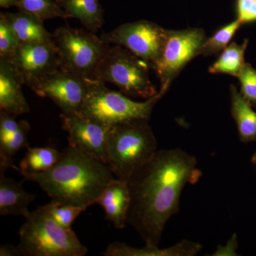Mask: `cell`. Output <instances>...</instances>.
I'll return each mask as SVG.
<instances>
[{
  "label": "cell",
  "mask_w": 256,
  "mask_h": 256,
  "mask_svg": "<svg viewBox=\"0 0 256 256\" xmlns=\"http://www.w3.org/2000/svg\"><path fill=\"white\" fill-rule=\"evenodd\" d=\"M92 80L60 68L37 82L32 90L40 97L50 99L63 114L78 112Z\"/></svg>",
  "instance_id": "10"
},
{
  "label": "cell",
  "mask_w": 256,
  "mask_h": 256,
  "mask_svg": "<svg viewBox=\"0 0 256 256\" xmlns=\"http://www.w3.org/2000/svg\"><path fill=\"white\" fill-rule=\"evenodd\" d=\"M6 178L5 172H0V215L22 216L26 218L31 212L30 204L36 196L23 188L22 184Z\"/></svg>",
  "instance_id": "16"
},
{
  "label": "cell",
  "mask_w": 256,
  "mask_h": 256,
  "mask_svg": "<svg viewBox=\"0 0 256 256\" xmlns=\"http://www.w3.org/2000/svg\"><path fill=\"white\" fill-rule=\"evenodd\" d=\"M25 181L38 184L52 200L86 208L96 204L106 186L116 178L108 165L68 146L50 170L28 173L18 170Z\"/></svg>",
  "instance_id": "2"
},
{
  "label": "cell",
  "mask_w": 256,
  "mask_h": 256,
  "mask_svg": "<svg viewBox=\"0 0 256 256\" xmlns=\"http://www.w3.org/2000/svg\"><path fill=\"white\" fill-rule=\"evenodd\" d=\"M230 112L240 140L244 143L254 142L256 140V112L234 85L230 86Z\"/></svg>",
  "instance_id": "18"
},
{
  "label": "cell",
  "mask_w": 256,
  "mask_h": 256,
  "mask_svg": "<svg viewBox=\"0 0 256 256\" xmlns=\"http://www.w3.org/2000/svg\"><path fill=\"white\" fill-rule=\"evenodd\" d=\"M238 78L240 85V94L256 108V69L250 64H246Z\"/></svg>",
  "instance_id": "27"
},
{
  "label": "cell",
  "mask_w": 256,
  "mask_h": 256,
  "mask_svg": "<svg viewBox=\"0 0 256 256\" xmlns=\"http://www.w3.org/2000/svg\"><path fill=\"white\" fill-rule=\"evenodd\" d=\"M20 44L53 41V34L47 32L44 21L34 15L20 11L16 13L2 12Z\"/></svg>",
  "instance_id": "17"
},
{
  "label": "cell",
  "mask_w": 256,
  "mask_h": 256,
  "mask_svg": "<svg viewBox=\"0 0 256 256\" xmlns=\"http://www.w3.org/2000/svg\"><path fill=\"white\" fill-rule=\"evenodd\" d=\"M248 40L246 38L242 44L236 42L229 44L222 52L218 58L208 68L212 74H224L238 78L245 64V52Z\"/></svg>",
  "instance_id": "20"
},
{
  "label": "cell",
  "mask_w": 256,
  "mask_h": 256,
  "mask_svg": "<svg viewBox=\"0 0 256 256\" xmlns=\"http://www.w3.org/2000/svg\"><path fill=\"white\" fill-rule=\"evenodd\" d=\"M164 94L159 90L150 98L137 102L122 92L108 88L105 82L92 79L78 112L110 128L130 121L149 120L154 106Z\"/></svg>",
  "instance_id": "5"
},
{
  "label": "cell",
  "mask_w": 256,
  "mask_h": 256,
  "mask_svg": "<svg viewBox=\"0 0 256 256\" xmlns=\"http://www.w3.org/2000/svg\"><path fill=\"white\" fill-rule=\"evenodd\" d=\"M64 129L68 132L69 146L82 150L107 164V142L110 127L80 112L60 114Z\"/></svg>",
  "instance_id": "12"
},
{
  "label": "cell",
  "mask_w": 256,
  "mask_h": 256,
  "mask_svg": "<svg viewBox=\"0 0 256 256\" xmlns=\"http://www.w3.org/2000/svg\"><path fill=\"white\" fill-rule=\"evenodd\" d=\"M20 128L8 140L0 142V172H6L12 168L13 158L20 150L28 146V134L30 124L28 121L20 122Z\"/></svg>",
  "instance_id": "22"
},
{
  "label": "cell",
  "mask_w": 256,
  "mask_h": 256,
  "mask_svg": "<svg viewBox=\"0 0 256 256\" xmlns=\"http://www.w3.org/2000/svg\"><path fill=\"white\" fill-rule=\"evenodd\" d=\"M15 118L16 116L0 110V142L8 140L20 128Z\"/></svg>",
  "instance_id": "29"
},
{
  "label": "cell",
  "mask_w": 256,
  "mask_h": 256,
  "mask_svg": "<svg viewBox=\"0 0 256 256\" xmlns=\"http://www.w3.org/2000/svg\"><path fill=\"white\" fill-rule=\"evenodd\" d=\"M18 232V247L24 256H84V246L72 228H65L50 215L46 204L31 212Z\"/></svg>",
  "instance_id": "4"
},
{
  "label": "cell",
  "mask_w": 256,
  "mask_h": 256,
  "mask_svg": "<svg viewBox=\"0 0 256 256\" xmlns=\"http://www.w3.org/2000/svg\"><path fill=\"white\" fill-rule=\"evenodd\" d=\"M22 256L20 248L12 244H6L0 246V256Z\"/></svg>",
  "instance_id": "31"
},
{
  "label": "cell",
  "mask_w": 256,
  "mask_h": 256,
  "mask_svg": "<svg viewBox=\"0 0 256 256\" xmlns=\"http://www.w3.org/2000/svg\"><path fill=\"white\" fill-rule=\"evenodd\" d=\"M198 242L183 240L166 248L146 245L143 248L132 247L124 242H111L102 255L105 256H194L202 250Z\"/></svg>",
  "instance_id": "15"
},
{
  "label": "cell",
  "mask_w": 256,
  "mask_h": 256,
  "mask_svg": "<svg viewBox=\"0 0 256 256\" xmlns=\"http://www.w3.org/2000/svg\"><path fill=\"white\" fill-rule=\"evenodd\" d=\"M70 18L79 20L88 31L96 33L104 24V9L98 0H56Z\"/></svg>",
  "instance_id": "19"
},
{
  "label": "cell",
  "mask_w": 256,
  "mask_h": 256,
  "mask_svg": "<svg viewBox=\"0 0 256 256\" xmlns=\"http://www.w3.org/2000/svg\"><path fill=\"white\" fill-rule=\"evenodd\" d=\"M18 0H0V6L3 8H10L12 6L18 8Z\"/></svg>",
  "instance_id": "32"
},
{
  "label": "cell",
  "mask_w": 256,
  "mask_h": 256,
  "mask_svg": "<svg viewBox=\"0 0 256 256\" xmlns=\"http://www.w3.org/2000/svg\"><path fill=\"white\" fill-rule=\"evenodd\" d=\"M30 89L60 68L58 50L54 42L22 44L12 58H8Z\"/></svg>",
  "instance_id": "11"
},
{
  "label": "cell",
  "mask_w": 256,
  "mask_h": 256,
  "mask_svg": "<svg viewBox=\"0 0 256 256\" xmlns=\"http://www.w3.org/2000/svg\"><path fill=\"white\" fill-rule=\"evenodd\" d=\"M46 206L54 220L65 228H72L74 220L86 210L82 207L56 200H52Z\"/></svg>",
  "instance_id": "25"
},
{
  "label": "cell",
  "mask_w": 256,
  "mask_h": 256,
  "mask_svg": "<svg viewBox=\"0 0 256 256\" xmlns=\"http://www.w3.org/2000/svg\"><path fill=\"white\" fill-rule=\"evenodd\" d=\"M20 44L14 32L0 14V58H12Z\"/></svg>",
  "instance_id": "26"
},
{
  "label": "cell",
  "mask_w": 256,
  "mask_h": 256,
  "mask_svg": "<svg viewBox=\"0 0 256 256\" xmlns=\"http://www.w3.org/2000/svg\"><path fill=\"white\" fill-rule=\"evenodd\" d=\"M201 176L196 158L178 148L158 150L130 176L127 224L146 245L159 246L165 226L180 210L184 188Z\"/></svg>",
  "instance_id": "1"
},
{
  "label": "cell",
  "mask_w": 256,
  "mask_h": 256,
  "mask_svg": "<svg viewBox=\"0 0 256 256\" xmlns=\"http://www.w3.org/2000/svg\"><path fill=\"white\" fill-rule=\"evenodd\" d=\"M166 30L158 24L140 20L102 34L100 38L108 44L124 47L150 66L159 54Z\"/></svg>",
  "instance_id": "9"
},
{
  "label": "cell",
  "mask_w": 256,
  "mask_h": 256,
  "mask_svg": "<svg viewBox=\"0 0 256 256\" xmlns=\"http://www.w3.org/2000/svg\"><path fill=\"white\" fill-rule=\"evenodd\" d=\"M18 8L20 11L34 15L42 21L55 18H72L53 0H18Z\"/></svg>",
  "instance_id": "23"
},
{
  "label": "cell",
  "mask_w": 256,
  "mask_h": 256,
  "mask_svg": "<svg viewBox=\"0 0 256 256\" xmlns=\"http://www.w3.org/2000/svg\"><path fill=\"white\" fill-rule=\"evenodd\" d=\"M24 82L13 64L0 58V109L18 117L30 111L22 92Z\"/></svg>",
  "instance_id": "13"
},
{
  "label": "cell",
  "mask_w": 256,
  "mask_h": 256,
  "mask_svg": "<svg viewBox=\"0 0 256 256\" xmlns=\"http://www.w3.org/2000/svg\"><path fill=\"white\" fill-rule=\"evenodd\" d=\"M62 152L53 146L30 148L20 164V168L13 164L12 168L28 173L42 172L52 169L60 160Z\"/></svg>",
  "instance_id": "21"
},
{
  "label": "cell",
  "mask_w": 256,
  "mask_h": 256,
  "mask_svg": "<svg viewBox=\"0 0 256 256\" xmlns=\"http://www.w3.org/2000/svg\"><path fill=\"white\" fill-rule=\"evenodd\" d=\"M242 26V24L236 18L232 22L222 26L210 38H206L202 45L200 55L210 56L222 52L228 46L234 35Z\"/></svg>",
  "instance_id": "24"
},
{
  "label": "cell",
  "mask_w": 256,
  "mask_h": 256,
  "mask_svg": "<svg viewBox=\"0 0 256 256\" xmlns=\"http://www.w3.org/2000/svg\"><path fill=\"white\" fill-rule=\"evenodd\" d=\"M88 30L62 26L53 34L60 55V68L84 78L94 79L99 64L110 44Z\"/></svg>",
  "instance_id": "7"
},
{
  "label": "cell",
  "mask_w": 256,
  "mask_h": 256,
  "mask_svg": "<svg viewBox=\"0 0 256 256\" xmlns=\"http://www.w3.org/2000/svg\"><path fill=\"white\" fill-rule=\"evenodd\" d=\"M130 200L127 182L114 178L106 186L96 204L104 208L106 220L114 224V228L121 230L128 225Z\"/></svg>",
  "instance_id": "14"
},
{
  "label": "cell",
  "mask_w": 256,
  "mask_h": 256,
  "mask_svg": "<svg viewBox=\"0 0 256 256\" xmlns=\"http://www.w3.org/2000/svg\"><path fill=\"white\" fill-rule=\"evenodd\" d=\"M252 163H254V164H256V153H255V154H254V156H252Z\"/></svg>",
  "instance_id": "33"
},
{
  "label": "cell",
  "mask_w": 256,
  "mask_h": 256,
  "mask_svg": "<svg viewBox=\"0 0 256 256\" xmlns=\"http://www.w3.org/2000/svg\"><path fill=\"white\" fill-rule=\"evenodd\" d=\"M150 66L124 47H109L94 74V79L110 82L132 98L149 99L158 94L150 78Z\"/></svg>",
  "instance_id": "6"
},
{
  "label": "cell",
  "mask_w": 256,
  "mask_h": 256,
  "mask_svg": "<svg viewBox=\"0 0 256 256\" xmlns=\"http://www.w3.org/2000/svg\"><path fill=\"white\" fill-rule=\"evenodd\" d=\"M206 40V34L202 28L166 30L159 54L150 65L160 79V92L166 94L184 68L200 55Z\"/></svg>",
  "instance_id": "8"
},
{
  "label": "cell",
  "mask_w": 256,
  "mask_h": 256,
  "mask_svg": "<svg viewBox=\"0 0 256 256\" xmlns=\"http://www.w3.org/2000/svg\"><path fill=\"white\" fill-rule=\"evenodd\" d=\"M149 120H138L110 128L107 142V164L116 178L130 176L158 152Z\"/></svg>",
  "instance_id": "3"
},
{
  "label": "cell",
  "mask_w": 256,
  "mask_h": 256,
  "mask_svg": "<svg viewBox=\"0 0 256 256\" xmlns=\"http://www.w3.org/2000/svg\"><path fill=\"white\" fill-rule=\"evenodd\" d=\"M237 247H238V244H237V237L234 234L233 237L230 238V240L227 242L225 246H220L217 249L216 252L214 256H236Z\"/></svg>",
  "instance_id": "30"
},
{
  "label": "cell",
  "mask_w": 256,
  "mask_h": 256,
  "mask_svg": "<svg viewBox=\"0 0 256 256\" xmlns=\"http://www.w3.org/2000/svg\"><path fill=\"white\" fill-rule=\"evenodd\" d=\"M236 20L242 25L256 22V0H236Z\"/></svg>",
  "instance_id": "28"
}]
</instances>
